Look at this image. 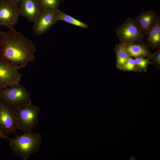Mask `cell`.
Wrapping results in <instances>:
<instances>
[{
    "instance_id": "obj_11",
    "label": "cell",
    "mask_w": 160,
    "mask_h": 160,
    "mask_svg": "<svg viewBox=\"0 0 160 160\" xmlns=\"http://www.w3.org/2000/svg\"><path fill=\"white\" fill-rule=\"evenodd\" d=\"M159 18L154 11L150 10L141 13L135 20L140 31L145 35H147Z\"/></svg>"
},
{
    "instance_id": "obj_22",
    "label": "cell",
    "mask_w": 160,
    "mask_h": 160,
    "mask_svg": "<svg viewBox=\"0 0 160 160\" xmlns=\"http://www.w3.org/2000/svg\"><path fill=\"white\" fill-rule=\"evenodd\" d=\"M61 0V1H65L66 0Z\"/></svg>"
},
{
    "instance_id": "obj_8",
    "label": "cell",
    "mask_w": 160,
    "mask_h": 160,
    "mask_svg": "<svg viewBox=\"0 0 160 160\" xmlns=\"http://www.w3.org/2000/svg\"><path fill=\"white\" fill-rule=\"evenodd\" d=\"M0 129L5 135H17L18 129L14 108L0 100Z\"/></svg>"
},
{
    "instance_id": "obj_18",
    "label": "cell",
    "mask_w": 160,
    "mask_h": 160,
    "mask_svg": "<svg viewBox=\"0 0 160 160\" xmlns=\"http://www.w3.org/2000/svg\"><path fill=\"white\" fill-rule=\"evenodd\" d=\"M121 70L123 71H138L135 63L134 60L131 56H130L128 58Z\"/></svg>"
},
{
    "instance_id": "obj_3",
    "label": "cell",
    "mask_w": 160,
    "mask_h": 160,
    "mask_svg": "<svg viewBox=\"0 0 160 160\" xmlns=\"http://www.w3.org/2000/svg\"><path fill=\"white\" fill-rule=\"evenodd\" d=\"M0 100L13 108L31 103L30 92L25 86L19 84L0 88Z\"/></svg>"
},
{
    "instance_id": "obj_19",
    "label": "cell",
    "mask_w": 160,
    "mask_h": 160,
    "mask_svg": "<svg viewBox=\"0 0 160 160\" xmlns=\"http://www.w3.org/2000/svg\"><path fill=\"white\" fill-rule=\"evenodd\" d=\"M153 61L156 64L160 66V49L158 48L153 54H152V57Z\"/></svg>"
},
{
    "instance_id": "obj_13",
    "label": "cell",
    "mask_w": 160,
    "mask_h": 160,
    "mask_svg": "<svg viewBox=\"0 0 160 160\" xmlns=\"http://www.w3.org/2000/svg\"><path fill=\"white\" fill-rule=\"evenodd\" d=\"M146 41L151 47H159L160 44V19H158L156 24L147 34Z\"/></svg>"
},
{
    "instance_id": "obj_1",
    "label": "cell",
    "mask_w": 160,
    "mask_h": 160,
    "mask_svg": "<svg viewBox=\"0 0 160 160\" xmlns=\"http://www.w3.org/2000/svg\"><path fill=\"white\" fill-rule=\"evenodd\" d=\"M35 45L14 28L0 31V59L26 67L35 58Z\"/></svg>"
},
{
    "instance_id": "obj_9",
    "label": "cell",
    "mask_w": 160,
    "mask_h": 160,
    "mask_svg": "<svg viewBox=\"0 0 160 160\" xmlns=\"http://www.w3.org/2000/svg\"><path fill=\"white\" fill-rule=\"evenodd\" d=\"M58 9L55 10H43L33 23V29L36 35H40L43 34L57 23L56 17Z\"/></svg>"
},
{
    "instance_id": "obj_15",
    "label": "cell",
    "mask_w": 160,
    "mask_h": 160,
    "mask_svg": "<svg viewBox=\"0 0 160 160\" xmlns=\"http://www.w3.org/2000/svg\"><path fill=\"white\" fill-rule=\"evenodd\" d=\"M56 19L57 21L58 20L64 21L84 29L87 28L88 27L87 24L82 22L71 16L65 14L59 9L57 10Z\"/></svg>"
},
{
    "instance_id": "obj_6",
    "label": "cell",
    "mask_w": 160,
    "mask_h": 160,
    "mask_svg": "<svg viewBox=\"0 0 160 160\" xmlns=\"http://www.w3.org/2000/svg\"><path fill=\"white\" fill-rule=\"evenodd\" d=\"M20 66L0 59V88H4L19 84L22 75Z\"/></svg>"
},
{
    "instance_id": "obj_12",
    "label": "cell",
    "mask_w": 160,
    "mask_h": 160,
    "mask_svg": "<svg viewBox=\"0 0 160 160\" xmlns=\"http://www.w3.org/2000/svg\"><path fill=\"white\" fill-rule=\"evenodd\" d=\"M124 44L126 50L131 56L152 58V54L145 46L137 44Z\"/></svg>"
},
{
    "instance_id": "obj_2",
    "label": "cell",
    "mask_w": 160,
    "mask_h": 160,
    "mask_svg": "<svg viewBox=\"0 0 160 160\" xmlns=\"http://www.w3.org/2000/svg\"><path fill=\"white\" fill-rule=\"evenodd\" d=\"M7 139L13 153L23 160H28L39 151L42 143L41 135L31 131Z\"/></svg>"
},
{
    "instance_id": "obj_4",
    "label": "cell",
    "mask_w": 160,
    "mask_h": 160,
    "mask_svg": "<svg viewBox=\"0 0 160 160\" xmlns=\"http://www.w3.org/2000/svg\"><path fill=\"white\" fill-rule=\"evenodd\" d=\"M14 109L19 129L30 132L37 126L41 111L39 107L31 103Z\"/></svg>"
},
{
    "instance_id": "obj_10",
    "label": "cell",
    "mask_w": 160,
    "mask_h": 160,
    "mask_svg": "<svg viewBox=\"0 0 160 160\" xmlns=\"http://www.w3.org/2000/svg\"><path fill=\"white\" fill-rule=\"evenodd\" d=\"M19 7L21 15L33 23L43 10L38 0H22Z\"/></svg>"
},
{
    "instance_id": "obj_14",
    "label": "cell",
    "mask_w": 160,
    "mask_h": 160,
    "mask_svg": "<svg viewBox=\"0 0 160 160\" xmlns=\"http://www.w3.org/2000/svg\"><path fill=\"white\" fill-rule=\"evenodd\" d=\"M115 50L116 56V67L121 70L128 58L131 56L126 50L123 43H121L118 45Z\"/></svg>"
},
{
    "instance_id": "obj_5",
    "label": "cell",
    "mask_w": 160,
    "mask_h": 160,
    "mask_svg": "<svg viewBox=\"0 0 160 160\" xmlns=\"http://www.w3.org/2000/svg\"><path fill=\"white\" fill-rule=\"evenodd\" d=\"M116 35L121 43L136 44L140 41L144 36L140 32L135 20L128 17L125 22L116 30Z\"/></svg>"
},
{
    "instance_id": "obj_21",
    "label": "cell",
    "mask_w": 160,
    "mask_h": 160,
    "mask_svg": "<svg viewBox=\"0 0 160 160\" xmlns=\"http://www.w3.org/2000/svg\"><path fill=\"white\" fill-rule=\"evenodd\" d=\"M16 5L19 6V4L22 0H10Z\"/></svg>"
},
{
    "instance_id": "obj_16",
    "label": "cell",
    "mask_w": 160,
    "mask_h": 160,
    "mask_svg": "<svg viewBox=\"0 0 160 160\" xmlns=\"http://www.w3.org/2000/svg\"><path fill=\"white\" fill-rule=\"evenodd\" d=\"M43 10H55L58 9L61 0H38Z\"/></svg>"
},
{
    "instance_id": "obj_17",
    "label": "cell",
    "mask_w": 160,
    "mask_h": 160,
    "mask_svg": "<svg viewBox=\"0 0 160 160\" xmlns=\"http://www.w3.org/2000/svg\"><path fill=\"white\" fill-rule=\"evenodd\" d=\"M150 59L149 57L147 58L143 57H135L134 61L138 71H146L148 66L150 63Z\"/></svg>"
},
{
    "instance_id": "obj_20",
    "label": "cell",
    "mask_w": 160,
    "mask_h": 160,
    "mask_svg": "<svg viewBox=\"0 0 160 160\" xmlns=\"http://www.w3.org/2000/svg\"><path fill=\"white\" fill-rule=\"evenodd\" d=\"M8 137L7 135H6L3 134L0 129V138L3 139H7Z\"/></svg>"
},
{
    "instance_id": "obj_7",
    "label": "cell",
    "mask_w": 160,
    "mask_h": 160,
    "mask_svg": "<svg viewBox=\"0 0 160 160\" xmlns=\"http://www.w3.org/2000/svg\"><path fill=\"white\" fill-rule=\"evenodd\" d=\"M20 15L19 6L10 0H0V27L14 28Z\"/></svg>"
}]
</instances>
